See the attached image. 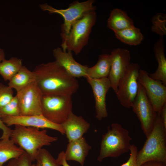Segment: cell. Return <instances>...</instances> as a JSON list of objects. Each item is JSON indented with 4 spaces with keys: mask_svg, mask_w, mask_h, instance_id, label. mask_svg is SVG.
<instances>
[{
    "mask_svg": "<svg viewBox=\"0 0 166 166\" xmlns=\"http://www.w3.org/2000/svg\"><path fill=\"white\" fill-rule=\"evenodd\" d=\"M33 71L43 95L72 96L79 88L77 78L55 61L42 63Z\"/></svg>",
    "mask_w": 166,
    "mask_h": 166,
    "instance_id": "obj_1",
    "label": "cell"
},
{
    "mask_svg": "<svg viewBox=\"0 0 166 166\" xmlns=\"http://www.w3.org/2000/svg\"><path fill=\"white\" fill-rule=\"evenodd\" d=\"M10 138L16 145L30 156L32 161L36 160L38 151L45 146L50 145L58 138L48 135L47 131L36 128L15 125Z\"/></svg>",
    "mask_w": 166,
    "mask_h": 166,
    "instance_id": "obj_2",
    "label": "cell"
},
{
    "mask_svg": "<svg viewBox=\"0 0 166 166\" xmlns=\"http://www.w3.org/2000/svg\"><path fill=\"white\" fill-rule=\"evenodd\" d=\"M151 160L166 163V130L158 113L151 132L137 154L136 162L138 166Z\"/></svg>",
    "mask_w": 166,
    "mask_h": 166,
    "instance_id": "obj_3",
    "label": "cell"
},
{
    "mask_svg": "<svg viewBox=\"0 0 166 166\" xmlns=\"http://www.w3.org/2000/svg\"><path fill=\"white\" fill-rule=\"evenodd\" d=\"M132 138L128 131L117 123H113L111 128L102 135L97 160L102 161L108 157L117 158L128 152L131 146Z\"/></svg>",
    "mask_w": 166,
    "mask_h": 166,
    "instance_id": "obj_4",
    "label": "cell"
},
{
    "mask_svg": "<svg viewBox=\"0 0 166 166\" xmlns=\"http://www.w3.org/2000/svg\"><path fill=\"white\" fill-rule=\"evenodd\" d=\"M95 10L89 12L76 21L72 26L69 34L62 39V49L64 51L79 53L88 43L92 29L95 24Z\"/></svg>",
    "mask_w": 166,
    "mask_h": 166,
    "instance_id": "obj_5",
    "label": "cell"
},
{
    "mask_svg": "<svg viewBox=\"0 0 166 166\" xmlns=\"http://www.w3.org/2000/svg\"><path fill=\"white\" fill-rule=\"evenodd\" d=\"M95 2L94 0L81 2L75 1L66 9H56L47 3L41 4L39 6L43 11H48L49 14H57L63 17L64 22L61 26V34L62 39L69 34L72 26L76 21L87 13L95 10L96 7L93 5Z\"/></svg>",
    "mask_w": 166,
    "mask_h": 166,
    "instance_id": "obj_6",
    "label": "cell"
},
{
    "mask_svg": "<svg viewBox=\"0 0 166 166\" xmlns=\"http://www.w3.org/2000/svg\"><path fill=\"white\" fill-rule=\"evenodd\" d=\"M72 96L43 95L42 115L49 121L61 124L72 112Z\"/></svg>",
    "mask_w": 166,
    "mask_h": 166,
    "instance_id": "obj_7",
    "label": "cell"
},
{
    "mask_svg": "<svg viewBox=\"0 0 166 166\" xmlns=\"http://www.w3.org/2000/svg\"><path fill=\"white\" fill-rule=\"evenodd\" d=\"M140 69L138 64L131 63L118 82L116 96L121 105L126 108L132 107L137 95Z\"/></svg>",
    "mask_w": 166,
    "mask_h": 166,
    "instance_id": "obj_8",
    "label": "cell"
},
{
    "mask_svg": "<svg viewBox=\"0 0 166 166\" xmlns=\"http://www.w3.org/2000/svg\"><path fill=\"white\" fill-rule=\"evenodd\" d=\"M138 89L132 107L139 120L146 138L151 132L157 113L146 95L144 89L138 82Z\"/></svg>",
    "mask_w": 166,
    "mask_h": 166,
    "instance_id": "obj_9",
    "label": "cell"
},
{
    "mask_svg": "<svg viewBox=\"0 0 166 166\" xmlns=\"http://www.w3.org/2000/svg\"><path fill=\"white\" fill-rule=\"evenodd\" d=\"M17 92L20 115L42 114L43 94L36 81Z\"/></svg>",
    "mask_w": 166,
    "mask_h": 166,
    "instance_id": "obj_10",
    "label": "cell"
},
{
    "mask_svg": "<svg viewBox=\"0 0 166 166\" xmlns=\"http://www.w3.org/2000/svg\"><path fill=\"white\" fill-rule=\"evenodd\" d=\"M138 81L144 87L147 96L156 112L160 114L166 103V87L162 82L151 78L146 71L140 69Z\"/></svg>",
    "mask_w": 166,
    "mask_h": 166,
    "instance_id": "obj_11",
    "label": "cell"
},
{
    "mask_svg": "<svg viewBox=\"0 0 166 166\" xmlns=\"http://www.w3.org/2000/svg\"><path fill=\"white\" fill-rule=\"evenodd\" d=\"M110 55L111 63L108 77L111 88L116 94L119 81L131 64L130 53L127 49L117 48L113 49Z\"/></svg>",
    "mask_w": 166,
    "mask_h": 166,
    "instance_id": "obj_12",
    "label": "cell"
},
{
    "mask_svg": "<svg viewBox=\"0 0 166 166\" xmlns=\"http://www.w3.org/2000/svg\"><path fill=\"white\" fill-rule=\"evenodd\" d=\"M1 119L7 126L20 125L38 128H49L56 130L62 135L65 134V131L61 124L54 123L47 119L42 114L32 116H3Z\"/></svg>",
    "mask_w": 166,
    "mask_h": 166,
    "instance_id": "obj_13",
    "label": "cell"
},
{
    "mask_svg": "<svg viewBox=\"0 0 166 166\" xmlns=\"http://www.w3.org/2000/svg\"><path fill=\"white\" fill-rule=\"evenodd\" d=\"M88 82L91 86L95 100L96 117L99 120L108 117L106 103V94L111 88L108 77L94 79L86 77Z\"/></svg>",
    "mask_w": 166,
    "mask_h": 166,
    "instance_id": "obj_14",
    "label": "cell"
},
{
    "mask_svg": "<svg viewBox=\"0 0 166 166\" xmlns=\"http://www.w3.org/2000/svg\"><path fill=\"white\" fill-rule=\"evenodd\" d=\"M53 55L55 61L71 76L76 78L86 77L88 67L77 62L73 58L71 51H65L62 48L57 47L53 50Z\"/></svg>",
    "mask_w": 166,
    "mask_h": 166,
    "instance_id": "obj_15",
    "label": "cell"
},
{
    "mask_svg": "<svg viewBox=\"0 0 166 166\" xmlns=\"http://www.w3.org/2000/svg\"><path fill=\"white\" fill-rule=\"evenodd\" d=\"M61 124L69 142L83 137L90 126V124L81 116H78L73 112Z\"/></svg>",
    "mask_w": 166,
    "mask_h": 166,
    "instance_id": "obj_16",
    "label": "cell"
},
{
    "mask_svg": "<svg viewBox=\"0 0 166 166\" xmlns=\"http://www.w3.org/2000/svg\"><path fill=\"white\" fill-rule=\"evenodd\" d=\"M91 147L84 137L69 142L65 152L67 160H74L84 166L85 158Z\"/></svg>",
    "mask_w": 166,
    "mask_h": 166,
    "instance_id": "obj_17",
    "label": "cell"
},
{
    "mask_svg": "<svg viewBox=\"0 0 166 166\" xmlns=\"http://www.w3.org/2000/svg\"><path fill=\"white\" fill-rule=\"evenodd\" d=\"M163 37L160 36L154 45L153 50L158 63L157 68L154 73H148V75L151 78L161 81L166 86V58Z\"/></svg>",
    "mask_w": 166,
    "mask_h": 166,
    "instance_id": "obj_18",
    "label": "cell"
},
{
    "mask_svg": "<svg viewBox=\"0 0 166 166\" xmlns=\"http://www.w3.org/2000/svg\"><path fill=\"white\" fill-rule=\"evenodd\" d=\"M107 27L114 32L134 26L133 20L121 9L116 8L111 12Z\"/></svg>",
    "mask_w": 166,
    "mask_h": 166,
    "instance_id": "obj_19",
    "label": "cell"
},
{
    "mask_svg": "<svg viewBox=\"0 0 166 166\" xmlns=\"http://www.w3.org/2000/svg\"><path fill=\"white\" fill-rule=\"evenodd\" d=\"M0 139V166H2L8 161L19 157L25 152L10 137Z\"/></svg>",
    "mask_w": 166,
    "mask_h": 166,
    "instance_id": "obj_20",
    "label": "cell"
},
{
    "mask_svg": "<svg viewBox=\"0 0 166 166\" xmlns=\"http://www.w3.org/2000/svg\"><path fill=\"white\" fill-rule=\"evenodd\" d=\"M111 63L110 54L100 55L96 64L92 67H88L86 77L94 79L108 77L110 72Z\"/></svg>",
    "mask_w": 166,
    "mask_h": 166,
    "instance_id": "obj_21",
    "label": "cell"
},
{
    "mask_svg": "<svg viewBox=\"0 0 166 166\" xmlns=\"http://www.w3.org/2000/svg\"><path fill=\"white\" fill-rule=\"evenodd\" d=\"M35 81V76L25 66L23 65L19 71L9 81L8 86L18 92L32 82Z\"/></svg>",
    "mask_w": 166,
    "mask_h": 166,
    "instance_id": "obj_22",
    "label": "cell"
},
{
    "mask_svg": "<svg viewBox=\"0 0 166 166\" xmlns=\"http://www.w3.org/2000/svg\"><path fill=\"white\" fill-rule=\"evenodd\" d=\"M114 33L117 38L130 45H139L144 38L140 30L135 26L115 32Z\"/></svg>",
    "mask_w": 166,
    "mask_h": 166,
    "instance_id": "obj_23",
    "label": "cell"
},
{
    "mask_svg": "<svg viewBox=\"0 0 166 166\" xmlns=\"http://www.w3.org/2000/svg\"><path fill=\"white\" fill-rule=\"evenodd\" d=\"M22 66L21 59L14 57L5 59L0 62V75L5 81H9Z\"/></svg>",
    "mask_w": 166,
    "mask_h": 166,
    "instance_id": "obj_24",
    "label": "cell"
},
{
    "mask_svg": "<svg viewBox=\"0 0 166 166\" xmlns=\"http://www.w3.org/2000/svg\"><path fill=\"white\" fill-rule=\"evenodd\" d=\"M152 32L159 34L160 36L163 37L166 34V16L163 13H158L152 18Z\"/></svg>",
    "mask_w": 166,
    "mask_h": 166,
    "instance_id": "obj_25",
    "label": "cell"
},
{
    "mask_svg": "<svg viewBox=\"0 0 166 166\" xmlns=\"http://www.w3.org/2000/svg\"><path fill=\"white\" fill-rule=\"evenodd\" d=\"M0 115L3 116H18L20 115L18 99L16 95L5 106L0 108Z\"/></svg>",
    "mask_w": 166,
    "mask_h": 166,
    "instance_id": "obj_26",
    "label": "cell"
},
{
    "mask_svg": "<svg viewBox=\"0 0 166 166\" xmlns=\"http://www.w3.org/2000/svg\"><path fill=\"white\" fill-rule=\"evenodd\" d=\"M36 160L41 166H60L56 160L45 148H42L38 151Z\"/></svg>",
    "mask_w": 166,
    "mask_h": 166,
    "instance_id": "obj_27",
    "label": "cell"
},
{
    "mask_svg": "<svg viewBox=\"0 0 166 166\" xmlns=\"http://www.w3.org/2000/svg\"><path fill=\"white\" fill-rule=\"evenodd\" d=\"M25 152L19 157L9 161L6 166H36Z\"/></svg>",
    "mask_w": 166,
    "mask_h": 166,
    "instance_id": "obj_28",
    "label": "cell"
},
{
    "mask_svg": "<svg viewBox=\"0 0 166 166\" xmlns=\"http://www.w3.org/2000/svg\"><path fill=\"white\" fill-rule=\"evenodd\" d=\"M13 89L0 83V108L8 103L13 98Z\"/></svg>",
    "mask_w": 166,
    "mask_h": 166,
    "instance_id": "obj_29",
    "label": "cell"
},
{
    "mask_svg": "<svg viewBox=\"0 0 166 166\" xmlns=\"http://www.w3.org/2000/svg\"><path fill=\"white\" fill-rule=\"evenodd\" d=\"M129 151L130 156L128 160L121 166H138L136 162L137 147L134 144H132Z\"/></svg>",
    "mask_w": 166,
    "mask_h": 166,
    "instance_id": "obj_30",
    "label": "cell"
},
{
    "mask_svg": "<svg viewBox=\"0 0 166 166\" xmlns=\"http://www.w3.org/2000/svg\"><path fill=\"white\" fill-rule=\"evenodd\" d=\"M0 129L2 131V134L0 139L10 137L11 129L9 128L2 121L0 115Z\"/></svg>",
    "mask_w": 166,
    "mask_h": 166,
    "instance_id": "obj_31",
    "label": "cell"
},
{
    "mask_svg": "<svg viewBox=\"0 0 166 166\" xmlns=\"http://www.w3.org/2000/svg\"><path fill=\"white\" fill-rule=\"evenodd\" d=\"M56 160L58 163L60 165H61L62 166H70L67 162L64 151H62L59 153Z\"/></svg>",
    "mask_w": 166,
    "mask_h": 166,
    "instance_id": "obj_32",
    "label": "cell"
},
{
    "mask_svg": "<svg viewBox=\"0 0 166 166\" xmlns=\"http://www.w3.org/2000/svg\"><path fill=\"white\" fill-rule=\"evenodd\" d=\"M140 166H166V163L158 161L151 160L147 161Z\"/></svg>",
    "mask_w": 166,
    "mask_h": 166,
    "instance_id": "obj_33",
    "label": "cell"
},
{
    "mask_svg": "<svg viewBox=\"0 0 166 166\" xmlns=\"http://www.w3.org/2000/svg\"><path fill=\"white\" fill-rule=\"evenodd\" d=\"M160 115L163 122L165 129L166 130V103L163 106Z\"/></svg>",
    "mask_w": 166,
    "mask_h": 166,
    "instance_id": "obj_34",
    "label": "cell"
},
{
    "mask_svg": "<svg viewBox=\"0 0 166 166\" xmlns=\"http://www.w3.org/2000/svg\"><path fill=\"white\" fill-rule=\"evenodd\" d=\"M5 54L3 49L0 48V62L5 59Z\"/></svg>",
    "mask_w": 166,
    "mask_h": 166,
    "instance_id": "obj_35",
    "label": "cell"
},
{
    "mask_svg": "<svg viewBox=\"0 0 166 166\" xmlns=\"http://www.w3.org/2000/svg\"><path fill=\"white\" fill-rule=\"evenodd\" d=\"M36 166H41L39 163L37 161H36Z\"/></svg>",
    "mask_w": 166,
    "mask_h": 166,
    "instance_id": "obj_36",
    "label": "cell"
}]
</instances>
